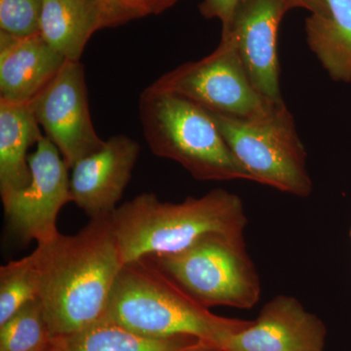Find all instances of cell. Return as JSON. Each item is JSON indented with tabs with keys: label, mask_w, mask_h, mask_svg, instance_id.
Listing matches in <instances>:
<instances>
[{
	"label": "cell",
	"mask_w": 351,
	"mask_h": 351,
	"mask_svg": "<svg viewBox=\"0 0 351 351\" xmlns=\"http://www.w3.org/2000/svg\"><path fill=\"white\" fill-rule=\"evenodd\" d=\"M39 298L54 337L103 319L124 263L110 216L91 218L73 235L59 233L34 251Z\"/></svg>",
	"instance_id": "obj_1"
},
{
	"label": "cell",
	"mask_w": 351,
	"mask_h": 351,
	"mask_svg": "<svg viewBox=\"0 0 351 351\" xmlns=\"http://www.w3.org/2000/svg\"><path fill=\"white\" fill-rule=\"evenodd\" d=\"M112 219L124 263L181 253L209 235L243 239L248 221L241 198L221 189L180 203L142 193L117 207Z\"/></svg>",
	"instance_id": "obj_2"
},
{
	"label": "cell",
	"mask_w": 351,
	"mask_h": 351,
	"mask_svg": "<svg viewBox=\"0 0 351 351\" xmlns=\"http://www.w3.org/2000/svg\"><path fill=\"white\" fill-rule=\"evenodd\" d=\"M103 319L151 338H193L223 348L253 320L217 315L149 258L124 263Z\"/></svg>",
	"instance_id": "obj_3"
},
{
	"label": "cell",
	"mask_w": 351,
	"mask_h": 351,
	"mask_svg": "<svg viewBox=\"0 0 351 351\" xmlns=\"http://www.w3.org/2000/svg\"><path fill=\"white\" fill-rule=\"evenodd\" d=\"M143 134L154 156L170 159L197 181H252L208 110L181 95L145 88L138 99Z\"/></svg>",
	"instance_id": "obj_4"
},
{
	"label": "cell",
	"mask_w": 351,
	"mask_h": 351,
	"mask_svg": "<svg viewBox=\"0 0 351 351\" xmlns=\"http://www.w3.org/2000/svg\"><path fill=\"white\" fill-rule=\"evenodd\" d=\"M208 112L253 182L298 197L311 195L306 149L283 101L253 117Z\"/></svg>",
	"instance_id": "obj_5"
},
{
	"label": "cell",
	"mask_w": 351,
	"mask_h": 351,
	"mask_svg": "<svg viewBox=\"0 0 351 351\" xmlns=\"http://www.w3.org/2000/svg\"><path fill=\"white\" fill-rule=\"evenodd\" d=\"M202 306L249 309L261 282L244 239L213 234L174 255L149 258Z\"/></svg>",
	"instance_id": "obj_6"
},
{
	"label": "cell",
	"mask_w": 351,
	"mask_h": 351,
	"mask_svg": "<svg viewBox=\"0 0 351 351\" xmlns=\"http://www.w3.org/2000/svg\"><path fill=\"white\" fill-rule=\"evenodd\" d=\"M151 85L181 95L209 112L232 117H256L274 104L265 100L252 85L230 38H221L211 54L181 64Z\"/></svg>",
	"instance_id": "obj_7"
},
{
	"label": "cell",
	"mask_w": 351,
	"mask_h": 351,
	"mask_svg": "<svg viewBox=\"0 0 351 351\" xmlns=\"http://www.w3.org/2000/svg\"><path fill=\"white\" fill-rule=\"evenodd\" d=\"M31 105L45 137L56 145L69 169L105 145L92 121L82 62L66 60Z\"/></svg>",
	"instance_id": "obj_8"
},
{
	"label": "cell",
	"mask_w": 351,
	"mask_h": 351,
	"mask_svg": "<svg viewBox=\"0 0 351 351\" xmlns=\"http://www.w3.org/2000/svg\"><path fill=\"white\" fill-rule=\"evenodd\" d=\"M32 180L24 189L2 197L9 228L24 241L39 243L59 234L57 219L64 205L73 202L69 168L56 145L47 137L29 156Z\"/></svg>",
	"instance_id": "obj_9"
},
{
	"label": "cell",
	"mask_w": 351,
	"mask_h": 351,
	"mask_svg": "<svg viewBox=\"0 0 351 351\" xmlns=\"http://www.w3.org/2000/svg\"><path fill=\"white\" fill-rule=\"evenodd\" d=\"M286 0H239L232 24L221 38L234 43L249 80L265 100L281 101L278 32Z\"/></svg>",
	"instance_id": "obj_10"
},
{
	"label": "cell",
	"mask_w": 351,
	"mask_h": 351,
	"mask_svg": "<svg viewBox=\"0 0 351 351\" xmlns=\"http://www.w3.org/2000/svg\"><path fill=\"white\" fill-rule=\"evenodd\" d=\"M140 151L137 141L119 134L106 141L98 152L80 159L71 168L73 202L90 219L112 215L130 182Z\"/></svg>",
	"instance_id": "obj_11"
},
{
	"label": "cell",
	"mask_w": 351,
	"mask_h": 351,
	"mask_svg": "<svg viewBox=\"0 0 351 351\" xmlns=\"http://www.w3.org/2000/svg\"><path fill=\"white\" fill-rule=\"evenodd\" d=\"M326 328L290 295H276L250 326L223 346L226 351H324Z\"/></svg>",
	"instance_id": "obj_12"
},
{
	"label": "cell",
	"mask_w": 351,
	"mask_h": 351,
	"mask_svg": "<svg viewBox=\"0 0 351 351\" xmlns=\"http://www.w3.org/2000/svg\"><path fill=\"white\" fill-rule=\"evenodd\" d=\"M64 62L40 34L17 38L0 32V99L29 103Z\"/></svg>",
	"instance_id": "obj_13"
},
{
	"label": "cell",
	"mask_w": 351,
	"mask_h": 351,
	"mask_svg": "<svg viewBox=\"0 0 351 351\" xmlns=\"http://www.w3.org/2000/svg\"><path fill=\"white\" fill-rule=\"evenodd\" d=\"M29 103L0 99V195L24 189L32 180L29 147L44 137Z\"/></svg>",
	"instance_id": "obj_14"
},
{
	"label": "cell",
	"mask_w": 351,
	"mask_h": 351,
	"mask_svg": "<svg viewBox=\"0 0 351 351\" xmlns=\"http://www.w3.org/2000/svg\"><path fill=\"white\" fill-rule=\"evenodd\" d=\"M108 29L93 0H43L40 36L68 61H80L95 32Z\"/></svg>",
	"instance_id": "obj_15"
},
{
	"label": "cell",
	"mask_w": 351,
	"mask_h": 351,
	"mask_svg": "<svg viewBox=\"0 0 351 351\" xmlns=\"http://www.w3.org/2000/svg\"><path fill=\"white\" fill-rule=\"evenodd\" d=\"M329 15L306 20V41L335 82H351V0H326Z\"/></svg>",
	"instance_id": "obj_16"
},
{
	"label": "cell",
	"mask_w": 351,
	"mask_h": 351,
	"mask_svg": "<svg viewBox=\"0 0 351 351\" xmlns=\"http://www.w3.org/2000/svg\"><path fill=\"white\" fill-rule=\"evenodd\" d=\"M200 339L193 337L156 339L143 336L108 319L75 334L56 337L62 351H177Z\"/></svg>",
	"instance_id": "obj_17"
},
{
	"label": "cell",
	"mask_w": 351,
	"mask_h": 351,
	"mask_svg": "<svg viewBox=\"0 0 351 351\" xmlns=\"http://www.w3.org/2000/svg\"><path fill=\"white\" fill-rule=\"evenodd\" d=\"M55 343L39 300L0 325V351H51Z\"/></svg>",
	"instance_id": "obj_18"
},
{
	"label": "cell",
	"mask_w": 351,
	"mask_h": 351,
	"mask_svg": "<svg viewBox=\"0 0 351 351\" xmlns=\"http://www.w3.org/2000/svg\"><path fill=\"white\" fill-rule=\"evenodd\" d=\"M39 298V274L34 252L0 267V325Z\"/></svg>",
	"instance_id": "obj_19"
},
{
	"label": "cell",
	"mask_w": 351,
	"mask_h": 351,
	"mask_svg": "<svg viewBox=\"0 0 351 351\" xmlns=\"http://www.w3.org/2000/svg\"><path fill=\"white\" fill-rule=\"evenodd\" d=\"M43 0H0V32L25 38L40 34Z\"/></svg>",
	"instance_id": "obj_20"
},
{
	"label": "cell",
	"mask_w": 351,
	"mask_h": 351,
	"mask_svg": "<svg viewBox=\"0 0 351 351\" xmlns=\"http://www.w3.org/2000/svg\"><path fill=\"white\" fill-rule=\"evenodd\" d=\"M239 0H203L198 6L205 19H218L221 24V34L228 31Z\"/></svg>",
	"instance_id": "obj_21"
},
{
	"label": "cell",
	"mask_w": 351,
	"mask_h": 351,
	"mask_svg": "<svg viewBox=\"0 0 351 351\" xmlns=\"http://www.w3.org/2000/svg\"><path fill=\"white\" fill-rule=\"evenodd\" d=\"M93 1L96 2L103 11L108 29L120 27L135 20L124 3V0H93Z\"/></svg>",
	"instance_id": "obj_22"
},
{
	"label": "cell",
	"mask_w": 351,
	"mask_h": 351,
	"mask_svg": "<svg viewBox=\"0 0 351 351\" xmlns=\"http://www.w3.org/2000/svg\"><path fill=\"white\" fill-rule=\"evenodd\" d=\"M180 0H124L134 19L151 15H160L177 4Z\"/></svg>",
	"instance_id": "obj_23"
},
{
	"label": "cell",
	"mask_w": 351,
	"mask_h": 351,
	"mask_svg": "<svg viewBox=\"0 0 351 351\" xmlns=\"http://www.w3.org/2000/svg\"><path fill=\"white\" fill-rule=\"evenodd\" d=\"M290 9L304 8L311 14L329 15L326 0H286Z\"/></svg>",
	"instance_id": "obj_24"
},
{
	"label": "cell",
	"mask_w": 351,
	"mask_h": 351,
	"mask_svg": "<svg viewBox=\"0 0 351 351\" xmlns=\"http://www.w3.org/2000/svg\"><path fill=\"white\" fill-rule=\"evenodd\" d=\"M177 351H226L223 348L215 346L213 343H206L203 341H196L195 343H189V345L180 348Z\"/></svg>",
	"instance_id": "obj_25"
},
{
	"label": "cell",
	"mask_w": 351,
	"mask_h": 351,
	"mask_svg": "<svg viewBox=\"0 0 351 351\" xmlns=\"http://www.w3.org/2000/svg\"><path fill=\"white\" fill-rule=\"evenodd\" d=\"M51 351H62L61 350H60L59 346H58V345H57V343H56V337H55V343H54V346H53V348H52V350H51Z\"/></svg>",
	"instance_id": "obj_26"
},
{
	"label": "cell",
	"mask_w": 351,
	"mask_h": 351,
	"mask_svg": "<svg viewBox=\"0 0 351 351\" xmlns=\"http://www.w3.org/2000/svg\"><path fill=\"white\" fill-rule=\"evenodd\" d=\"M350 239H351V230H350Z\"/></svg>",
	"instance_id": "obj_27"
}]
</instances>
